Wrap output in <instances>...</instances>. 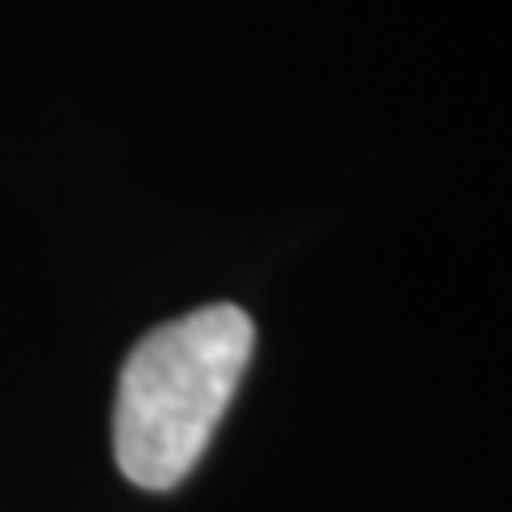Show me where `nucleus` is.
Returning <instances> with one entry per match:
<instances>
[{
    "instance_id": "nucleus-1",
    "label": "nucleus",
    "mask_w": 512,
    "mask_h": 512,
    "mask_svg": "<svg viewBox=\"0 0 512 512\" xmlns=\"http://www.w3.org/2000/svg\"><path fill=\"white\" fill-rule=\"evenodd\" d=\"M256 325L235 303H210L150 329L120 367L111 444L128 483L171 491L197 470L248 372Z\"/></svg>"
}]
</instances>
